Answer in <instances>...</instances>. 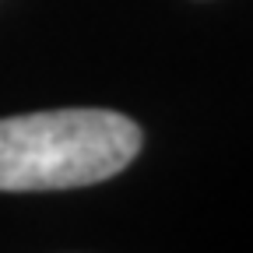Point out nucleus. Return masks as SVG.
I'll return each instance as SVG.
<instances>
[{
  "instance_id": "1",
  "label": "nucleus",
  "mask_w": 253,
  "mask_h": 253,
  "mask_svg": "<svg viewBox=\"0 0 253 253\" xmlns=\"http://www.w3.org/2000/svg\"><path fill=\"white\" fill-rule=\"evenodd\" d=\"M141 151V126L109 109L0 120V190H71L116 176Z\"/></svg>"
}]
</instances>
